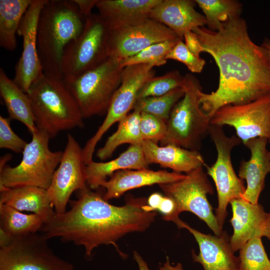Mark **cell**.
I'll return each mask as SVG.
<instances>
[{"instance_id":"cell-1","label":"cell","mask_w":270,"mask_h":270,"mask_svg":"<svg viewBox=\"0 0 270 270\" xmlns=\"http://www.w3.org/2000/svg\"><path fill=\"white\" fill-rule=\"evenodd\" d=\"M192 31L219 70L217 89L200 94V108L210 118L224 106L248 103L270 92L268 50L252 41L243 18L230 17L218 31L204 26Z\"/></svg>"},{"instance_id":"cell-2","label":"cell","mask_w":270,"mask_h":270,"mask_svg":"<svg viewBox=\"0 0 270 270\" xmlns=\"http://www.w3.org/2000/svg\"><path fill=\"white\" fill-rule=\"evenodd\" d=\"M78 191V198L70 201L71 208L62 214L56 212L40 231L48 240L59 238L82 246L86 256L102 244L113 245L123 256L116 241L127 234L144 231L156 216V211L146 210L144 198H130L118 206L87 186Z\"/></svg>"},{"instance_id":"cell-3","label":"cell","mask_w":270,"mask_h":270,"mask_svg":"<svg viewBox=\"0 0 270 270\" xmlns=\"http://www.w3.org/2000/svg\"><path fill=\"white\" fill-rule=\"evenodd\" d=\"M85 20L74 0H46L39 15L36 32L44 72L62 78L60 66L64 50L81 33Z\"/></svg>"},{"instance_id":"cell-4","label":"cell","mask_w":270,"mask_h":270,"mask_svg":"<svg viewBox=\"0 0 270 270\" xmlns=\"http://www.w3.org/2000/svg\"><path fill=\"white\" fill-rule=\"evenodd\" d=\"M27 94L37 129L50 139L62 131L84 126V118L62 77L43 72Z\"/></svg>"},{"instance_id":"cell-5","label":"cell","mask_w":270,"mask_h":270,"mask_svg":"<svg viewBox=\"0 0 270 270\" xmlns=\"http://www.w3.org/2000/svg\"><path fill=\"white\" fill-rule=\"evenodd\" d=\"M182 87L184 96L173 107L166 122V135L160 144L199 151L202 140L209 135L210 118L200 108L199 97L202 88L198 78L186 74Z\"/></svg>"},{"instance_id":"cell-6","label":"cell","mask_w":270,"mask_h":270,"mask_svg":"<svg viewBox=\"0 0 270 270\" xmlns=\"http://www.w3.org/2000/svg\"><path fill=\"white\" fill-rule=\"evenodd\" d=\"M121 60L108 56L76 77L62 78L84 118L106 114L122 81Z\"/></svg>"},{"instance_id":"cell-7","label":"cell","mask_w":270,"mask_h":270,"mask_svg":"<svg viewBox=\"0 0 270 270\" xmlns=\"http://www.w3.org/2000/svg\"><path fill=\"white\" fill-rule=\"evenodd\" d=\"M22 152L16 166L6 165L0 169V189L34 186L47 190L61 160L63 151L54 152L48 146L50 138L37 130Z\"/></svg>"},{"instance_id":"cell-8","label":"cell","mask_w":270,"mask_h":270,"mask_svg":"<svg viewBox=\"0 0 270 270\" xmlns=\"http://www.w3.org/2000/svg\"><path fill=\"white\" fill-rule=\"evenodd\" d=\"M110 33L99 14L86 17L81 33L64 50L60 66L62 78L80 76L104 62L108 57Z\"/></svg>"},{"instance_id":"cell-9","label":"cell","mask_w":270,"mask_h":270,"mask_svg":"<svg viewBox=\"0 0 270 270\" xmlns=\"http://www.w3.org/2000/svg\"><path fill=\"white\" fill-rule=\"evenodd\" d=\"M209 135L215 145L217 158L212 166L206 164L204 166L216 186L218 205L215 216L219 226L223 228L228 204L234 199L242 198L246 190L242 180L234 170L231 160L232 150L242 141L236 136H226L220 126L211 124Z\"/></svg>"},{"instance_id":"cell-10","label":"cell","mask_w":270,"mask_h":270,"mask_svg":"<svg viewBox=\"0 0 270 270\" xmlns=\"http://www.w3.org/2000/svg\"><path fill=\"white\" fill-rule=\"evenodd\" d=\"M202 167L186 174L184 178L179 181L159 186L165 196L175 203L174 222L177 226L182 220L178 218L179 214L183 212H189L204 222L215 235L220 236L224 231L207 198L208 194H213L214 189Z\"/></svg>"},{"instance_id":"cell-11","label":"cell","mask_w":270,"mask_h":270,"mask_svg":"<svg viewBox=\"0 0 270 270\" xmlns=\"http://www.w3.org/2000/svg\"><path fill=\"white\" fill-rule=\"evenodd\" d=\"M153 68L152 65L148 64L128 66L123 68L121 84L112 99L104 120L82 148L86 164L92 160L96 146L104 134L114 123L120 121L133 110L139 91L148 80L155 76Z\"/></svg>"},{"instance_id":"cell-12","label":"cell","mask_w":270,"mask_h":270,"mask_svg":"<svg viewBox=\"0 0 270 270\" xmlns=\"http://www.w3.org/2000/svg\"><path fill=\"white\" fill-rule=\"evenodd\" d=\"M42 234L14 237L0 248V270H74V265L58 256Z\"/></svg>"},{"instance_id":"cell-13","label":"cell","mask_w":270,"mask_h":270,"mask_svg":"<svg viewBox=\"0 0 270 270\" xmlns=\"http://www.w3.org/2000/svg\"><path fill=\"white\" fill-rule=\"evenodd\" d=\"M210 122L234 128L244 144L258 137L265 138L270 143V92L248 103L224 106L215 112Z\"/></svg>"},{"instance_id":"cell-14","label":"cell","mask_w":270,"mask_h":270,"mask_svg":"<svg viewBox=\"0 0 270 270\" xmlns=\"http://www.w3.org/2000/svg\"><path fill=\"white\" fill-rule=\"evenodd\" d=\"M86 166L82 148L74 138L68 134L61 160L46 190L56 214L66 212L72 194L86 186Z\"/></svg>"},{"instance_id":"cell-15","label":"cell","mask_w":270,"mask_h":270,"mask_svg":"<svg viewBox=\"0 0 270 270\" xmlns=\"http://www.w3.org/2000/svg\"><path fill=\"white\" fill-rule=\"evenodd\" d=\"M176 38H180L172 30L148 18L134 24L110 30L108 54L122 60L151 45Z\"/></svg>"},{"instance_id":"cell-16","label":"cell","mask_w":270,"mask_h":270,"mask_svg":"<svg viewBox=\"0 0 270 270\" xmlns=\"http://www.w3.org/2000/svg\"><path fill=\"white\" fill-rule=\"evenodd\" d=\"M46 0H32L17 32L22 38V51L12 80L26 94L32 84L44 72L38 52L36 32L39 15Z\"/></svg>"},{"instance_id":"cell-17","label":"cell","mask_w":270,"mask_h":270,"mask_svg":"<svg viewBox=\"0 0 270 270\" xmlns=\"http://www.w3.org/2000/svg\"><path fill=\"white\" fill-rule=\"evenodd\" d=\"M178 228L187 229L195 238L200 252L196 254L192 252V256L204 270H239L240 260L234 254L226 232L224 231L220 236L205 234L182 220Z\"/></svg>"},{"instance_id":"cell-18","label":"cell","mask_w":270,"mask_h":270,"mask_svg":"<svg viewBox=\"0 0 270 270\" xmlns=\"http://www.w3.org/2000/svg\"><path fill=\"white\" fill-rule=\"evenodd\" d=\"M268 142L265 138L258 137L244 144L250 150V157L248 160H241L238 176L246 182L242 198L253 204L258 203L266 177L270 172V152L266 148Z\"/></svg>"},{"instance_id":"cell-19","label":"cell","mask_w":270,"mask_h":270,"mask_svg":"<svg viewBox=\"0 0 270 270\" xmlns=\"http://www.w3.org/2000/svg\"><path fill=\"white\" fill-rule=\"evenodd\" d=\"M196 4L192 0H161L149 18L166 26L183 40L186 32L206 24L204 16L194 9Z\"/></svg>"},{"instance_id":"cell-20","label":"cell","mask_w":270,"mask_h":270,"mask_svg":"<svg viewBox=\"0 0 270 270\" xmlns=\"http://www.w3.org/2000/svg\"><path fill=\"white\" fill-rule=\"evenodd\" d=\"M186 174L166 170L154 171L148 168L142 170H122L114 172L108 180L101 183L106 188L103 196L104 200L120 197L125 192L136 188L154 184H167L179 181Z\"/></svg>"},{"instance_id":"cell-21","label":"cell","mask_w":270,"mask_h":270,"mask_svg":"<svg viewBox=\"0 0 270 270\" xmlns=\"http://www.w3.org/2000/svg\"><path fill=\"white\" fill-rule=\"evenodd\" d=\"M230 204L232 212L230 222L234 229L230 244L235 252L252 238L262 237L267 213L258 203L253 204L242 198L234 199Z\"/></svg>"},{"instance_id":"cell-22","label":"cell","mask_w":270,"mask_h":270,"mask_svg":"<svg viewBox=\"0 0 270 270\" xmlns=\"http://www.w3.org/2000/svg\"><path fill=\"white\" fill-rule=\"evenodd\" d=\"M161 0H98L96 8L110 30L140 22Z\"/></svg>"},{"instance_id":"cell-23","label":"cell","mask_w":270,"mask_h":270,"mask_svg":"<svg viewBox=\"0 0 270 270\" xmlns=\"http://www.w3.org/2000/svg\"><path fill=\"white\" fill-rule=\"evenodd\" d=\"M141 146L148 164H159L174 172L186 174L206 164L199 151L172 144L158 146L150 140H143Z\"/></svg>"},{"instance_id":"cell-24","label":"cell","mask_w":270,"mask_h":270,"mask_svg":"<svg viewBox=\"0 0 270 270\" xmlns=\"http://www.w3.org/2000/svg\"><path fill=\"white\" fill-rule=\"evenodd\" d=\"M0 204L10 206L19 211L34 212L48 222L56 212L47 190L34 186H22L0 189Z\"/></svg>"},{"instance_id":"cell-25","label":"cell","mask_w":270,"mask_h":270,"mask_svg":"<svg viewBox=\"0 0 270 270\" xmlns=\"http://www.w3.org/2000/svg\"><path fill=\"white\" fill-rule=\"evenodd\" d=\"M149 164L144 156L141 144H130L119 156L106 162L92 160L86 166V184L95 190L114 172L122 170L148 168Z\"/></svg>"},{"instance_id":"cell-26","label":"cell","mask_w":270,"mask_h":270,"mask_svg":"<svg viewBox=\"0 0 270 270\" xmlns=\"http://www.w3.org/2000/svg\"><path fill=\"white\" fill-rule=\"evenodd\" d=\"M0 94L10 120L24 124L32 134L38 130L28 94L8 76L2 68H0Z\"/></svg>"},{"instance_id":"cell-27","label":"cell","mask_w":270,"mask_h":270,"mask_svg":"<svg viewBox=\"0 0 270 270\" xmlns=\"http://www.w3.org/2000/svg\"><path fill=\"white\" fill-rule=\"evenodd\" d=\"M33 0H0V46L12 51L16 48V35L21 20Z\"/></svg>"},{"instance_id":"cell-28","label":"cell","mask_w":270,"mask_h":270,"mask_svg":"<svg viewBox=\"0 0 270 270\" xmlns=\"http://www.w3.org/2000/svg\"><path fill=\"white\" fill-rule=\"evenodd\" d=\"M140 112L134 110L120 121L118 129L106 140L96 154L100 160L111 157L120 145L124 144H141L143 142L140 131Z\"/></svg>"},{"instance_id":"cell-29","label":"cell","mask_w":270,"mask_h":270,"mask_svg":"<svg viewBox=\"0 0 270 270\" xmlns=\"http://www.w3.org/2000/svg\"><path fill=\"white\" fill-rule=\"evenodd\" d=\"M44 224L38 215L24 214L4 204H0V228L13 237L37 233Z\"/></svg>"},{"instance_id":"cell-30","label":"cell","mask_w":270,"mask_h":270,"mask_svg":"<svg viewBox=\"0 0 270 270\" xmlns=\"http://www.w3.org/2000/svg\"><path fill=\"white\" fill-rule=\"evenodd\" d=\"M202 10L209 30H220L230 17L240 16L242 4L236 0H195Z\"/></svg>"},{"instance_id":"cell-31","label":"cell","mask_w":270,"mask_h":270,"mask_svg":"<svg viewBox=\"0 0 270 270\" xmlns=\"http://www.w3.org/2000/svg\"><path fill=\"white\" fill-rule=\"evenodd\" d=\"M184 94V88L179 87L162 96L138 99L133 110L149 114L167 122L173 107Z\"/></svg>"},{"instance_id":"cell-32","label":"cell","mask_w":270,"mask_h":270,"mask_svg":"<svg viewBox=\"0 0 270 270\" xmlns=\"http://www.w3.org/2000/svg\"><path fill=\"white\" fill-rule=\"evenodd\" d=\"M261 238H252L240 249L239 270H270V260Z\"/></svg>"},{"instance_id":"cell-33","label":"cell","mask_w":270,"mask_h":270,"mask_svg":"<svg viewBox=\"0 0 270 270\" xmlns=\"http://www.w3.org/2000/svg\"><path fill=\"white\" fill-rule=\"evenodd\" d=\"M180 38L168 40L150 46L137 54L123 60L120 65L123 68L128 66L150 64L160 66L166 64V56Z\"/></svg>"},{"instance_id":"cell-34","label":"cell","mask_w":270,"mask_h":270,"mask_svg":"<svg viewBox=\"0 0 270 270\" xmlns=\"http://www.w3.org/2000/svg\"><path fill=\"white\" fill-rule=\"evenodd\" d=\"M184 76L178 70H173L148 80L139 91L137 100L164 95L179 87H182Z\"/></svg>"},{"instance_id":"cell-35","label":"cell","mask_w":270,"mask_h":270,"mask_svg":"<svg viewBox=\"0 0 270 270\" xmlns=\"http://www.w3.org/2000/svg\"><path fill=\"white\" fill-rule=\"evenodd\" d=\"M166 122L148 113L140 112V131L143 140L160 142L165 137Z\"/></svg>"},{"instance_id":"cell-36","label":"cell","mask_w":270,"mask_h":270,"mask_svg":"<svg viewBox=\"0 0 270 270\" xmlns=\"http://www.w3.org/2000/svg\"><path fill=\"white\" fill-rule=\"evenodd\" d=\"M168 60H174L184 64L192 72H200L206 64L204 60L190 52L182 40H179L166 56Z\"/></svg>"},{"instance_id":"cell-37","label":"cell","mask_w":270,"mask_h":270,"mask_svg":"<svg viewBox=\"0 0 270 270\" xmlns=\"http://www.w3.org/2000/svg\"><path fill=\"white\" fill-rule=\"evenodd\" d=\"M10 119L0 116V148L15 152H22L28 142L18 136L12 129Z\"/></svg>"},{"instance_id":"cell-38","label":"cell","mask_w":270,"mask_h":270,"mask_svg":"<svg viewBox=\"0 0 270 270\" xmlns=\"http://www.w3.org/2000/svg\"><path fill=\"white\" fill-rule=\"evenodd\" d=\"M184 44L193 54L200 56L201 52H204V49L199 40L192 31H188L185 33L184 36Z\"/></svg>"},{"instance_id":"cell-39","label":"cell","mask_w":270,"mask_h":270,"mask_svg":"<svg viewBox=\"0 0 270 270\" xmlns=\"http://www.w3.org/2000/svg\"><path fill=\"white\" fill-rule=\"evenodd\" d=\"M98 0H74L82 16L86 18L90 16L93 8L96 6V4Z\"/></svg>"},{"instance_id":"cell-40","label":"cell","mask_w":270,"mask_h":270,"mask_svg":"<svg viewBox=\"0 0 270 270\" xmlns=\"http://www.w3.org/2000/svg\"><path fill=\"white\" fill-rule=\"evenodd\" d=\"M14 238L0 228V248L9 245L12 241Z\"/></svg>"},{"instance_id":"cell-41","label":"cell","mask_w":270,"mask_h":270,"mask_svg":"<svg viewBox=\"0 0 270 270\" xmlns=\"http://www.w3.org/2000/svg\"><path fill=\"white\" fill-rule=\"evenodd\" d=\"M262 236H265L270 240V212L266 214L263 226Z\"/></svg>"},{"instance_id":"cell-42","label":"cell","mask_w":270,"mask_h":270,"mask_svg":"<svg viewBox=\"0 0 270 270\" xmlns=\"http://www.w3.org/2000/svg\"><path fill=\"white\" fill-rule=\"evenodd\" d=\"M160 270H183L182 265L178 263L176 266H172L170 264L168 258L167 257V261L164 265L160 268Z\"/></svg>"},{"instance_id":"cell-43","label":"cell","mask_w":270,"mask_h":270,"mask_svg":"<svg viewBox=\"0 0 270 270\" xmlns=\"http://www.w3.org/2000/svg\"><path fill=\"white\" fill-rule=\"evenodd\" d=\"M134 258L138 264L140 270H150L146 262L138 254H134Z\"/></svg>"},{"instance_id":"cell-44","label":"cell","mask_w":270,"mask_h":270,"mask_svg":"<svg viewBox=\"0 0 270 270\" xmlns=\"http://www.w3.org/2000/svg\"><path fill=\"white\" fill-rule=\"evenodd\" d=\"M10 154H6L2 157V159L0 160V169L2 168L6 165V162L8 160L10 159Z\"/></svg>"},{"instance_id":"cell-45","label":"cell","mask_w":270,"mask_h":270,"mask_svg":"<svg viewBox=\"0 0 270 270\" xmlns=\"http://www.w3.org/2000/svg\"><path fill=\"white\" fill-rule=\"evenodd\" d=\"M268 50L270 58V40L268 38H265L262 44Z\"/></svg>"},{"instance_id":"cell-46","label":"cell","mask_w":270,"mask_h":270,"mask_svg":"<svg viewBox=\"0 0 270 270\" xmlns=\"http://www.w3.org/2000/svg\"></svg>"}]
</instances>
